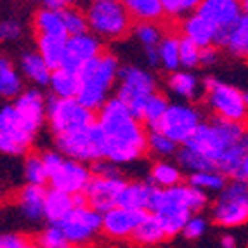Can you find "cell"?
Returning a JSON list of instances; mask_svg holds the SVG:
<instances>
[{
  "label": "cell",
  "mask_w": 248,
  "mask_h": 248,
  "mask_svg": "<svg viewBox=\"0 0 248 248\" xmlns=\"http://www.w3.org/2000/svg\"><path fill=\"white\" fill-rule=\"evenodd\" d=\"M187 184L203 191L205 195H208V193H217L219 195L220 191L224 189V186L228 184V177L219 170H202V172L189 174Z\"/></svg>",
  "instance_id": "cell-35"
},
{
  "label": "cell",
  "mask_w": 248,
  "mask_h": 248,
  "mask_svg": "<svg viewBox=\"0 0 248 248\" xmlns=\"http://www.w3.org/2000/svg\"><path fill=\"white\" fill-rule=\"evenodd\" d=\"M132 33L144 49H156L165 35L158 23H137L136 26H132Z\"/></svg>",
  "instance_id": "cell-39"
},
{
  "label": "cell",
  "mask_w": 248,
  "mask_h": 248,
  "mask_svg": "<svg viewBox=\"0 0 248 248\" xmlns=\"http://www.w3.org/2000/svg\"><path fill=\"white\" fill-rule=\"evenodd\" d=\"M196 13L202 14L205 19L210 21L212 25L217 28L215 47H220L224 35L228 33V30L243 14L240 0H202Z\"/></svg>",
  "instance_id": "cell-15"
},
{
  "label": "cell",
  "mask_w": 248,
  "mask_h": 248,
  "mask_svg": "<svg viewBox=\"0 0 248 248\" xmlns=\"http://www.w3.org/2000/svg\"><path fill=\"white\" fill-rule=\"evenodd\" d=\"M212 220L220 228H238L248 222V182L231 179L224 186L214 205Z\"/></svg>",
  "instance_id": "cell-9"
},
{
  "label": "cell",
  "mask_w": 248,
  "mask_h": 248,
  "mask_svg": "<svg viewBox=\"0 0 248 248\" xmlns=\"http://www.w3.org/2000/svg\"><path fill=\"white\" fill-rule=\"evenodd\" d=\"M101 52H103V40L91 31L68 37L66 54H64V61H62L61 68L78 73L87 62L95 59Z\"/></svg>",
  "instance_id": "cell-16"
},
{
  "label": "cell",
  "mask_w": 248,
  "mask_h": 248,
  "mask_svg": "<svg viewBox=\"0 0 248 248\" xmlns=\"http://www.w3.org/2000/svg\"><path fill=\"white\" fill-rule=\"evenodd\" d=\"M155 187L149 182L132 181L125 182L124 189L118 198V207L128 208V210H146L148 212L149 200Z\"/></svg>",
  "instance_id": "cell-24"
},
{
  "label": "cell",
  "mask_w": 248,
  "mask_h": 248,
  "mask_svg": "<svg viewBox=\"0 0 248 248\" xmlns=\"http://www.w3.org/2000/svg\"><path fill=\"white\" fill-rule=\"evenodd\" d=\"M71 210H73V196L52 187L47 191L46 205H44V219L47 222L59 224Z\"/></svg>",
  "instance_id": "cell-28"
},
{
  "label": "cell",
  "mask_w": 248,
  "mask_h": 248,
  "mask_svg": "<svg viewBox=\"0 0 248 248\" xmlns=\"http://www.w3.org/2000/svg\"><path fill=\"white\" fill-rule=\"evenodd\" d=\"M26 248H44V247H40V245H38L37 241H30L28 247H26Z\"/></svg>",
  "instance_id": "cell-54"
},
{
  "label": "cell",
  "mask_w": 248,
  "mask_h": 248,
  "mask_svg": "<svg viewBox=\"0 0 248 248\" xmlns=\"http://www.w3.org/2000/svg\"><path fill=\"white\" fill-rule=\"evenodd\" d=\"M95 125L103 136V158L116 167L141 160L148 151L144 124L116 97L108 99L97 111Z\"/></svg>",
  "instance_id": "cell-1"
},
{
  "label": "cell",
  "mask_w": 248,
  "mask_h": 248,
  "mask_svg": "<svg viewBox=\"0 0 248 248\" xmlns=\"http://www.w3.org/2000/svg\"><path fill=\"white\" fill-rule=\"evenodd\" d=\"M49 87L52 91L54 97H61V99H70L77 97L78 91V73H75L66 68H58L50 73Z\"/></svg>",
  "instance_id": "cell-32"
},
{
  "label": "cell",
  "mask_w": 248,
  "mask_h": 248,
  "mask_svg": "<svg viewBox=\"0 0 248 248\" xmlns=\"http://www.w3.org/2000/svg\"><path fill=\"white\" fill-rule=\"evenodd\" d=\"M208 205V195L189 184H177L174 187H155L149 200L148 212L153 214L165 229L167 238L181 234L184 224L191 215L200 214Z\"/></svg>",
  "instance_id": "cell-3"
},
{
  "label": "cell",
  "mask_w": 248,
  "mask_h": 248,
  "mask_svg": "<svg viewBox=\"0 0 248 248\" xmlns=\"http://www.w3.org/2000/svg\"><path fill=\"white\" fill-rule=\"evenodd\" d=\"M200 49L196 44H193L187 38L181 37V46H179V56H181V70H195L200 66Z\"/></svg>",
  "instance_id": "cell-42"
},
{
  "label": "cell",
  "mask_w": 248,
  "mask_h": 248,
  "mask_svg": "<svg viewBox=\"0 0 248 248\" xmlns=\"http://www.w3.org/2000/svg\"><path fill=\"white\" fill-rule=\"evenodd\" d=\"M42 161H44V167L47 169V174H52L54 170L58 169L59 165H61V161L64 160V156H62L61 153H59L58 149L56 151H46V153H42Z\"/></svg>",
  "instance_id": "cell-49"
},
{
  "label": "cell",
  "mask_w": 248,
  "mask_h": 248,
  "mask_svg": "<svg viewBox=\"0 0 248 248\" xmlns=\"http://www.w3.org/2000/svg\"><path fill=\"white\" fill-rule=\"evenodd\" d=\"M207 228H208L207 219H205L203 215L195 214V215H191L189 219H187V222L184 224L181 234L184 236V238H187V240H198V238H202V236L207 232Z\"/></svg>",
  "instance_id": "cell-44"
},
{
  "label": "cell",
  "mask_w": 248,
  "mask_h": 248,
  "mask_svg": "<svg viewBox=\"0 0 248 248\" xmlns=\"http://www.w3.org/2000/svg\"><path fill=\"white\" fill-rule=\"evenodd\" d=\"M170 101L165 94H161V92H155L151 97L144 103L141 109V115H139V120L142 124L149 125L151 128H155V125L160 122V118L163 116V113L167 111V108H169Z\"/></svg>",
  "instance_id": "cell-36"
},
{
  "label": "cell",
  "mask_w": 248,
  "mask_h": 248,
  "mask_svg": "<svg viewBox=\"0 0 248 248\" xmlns=\"http://www.w3.org/2000/svg\"><path fill=\"white\" fill-rule=\"evenodd\" d=\"M35 31L37 35H54V37H68L64 23H62L61 11H54V9H40L35 14Z\"/></svg>",
  "instance_id": "cell-33"
},
{
  "label": "cell",
  "mask_w": 248,
  "mask_h": 248,
  "mask_svg": "<svg viewBox=\"0 0 248 248\" xmlns=\"http://www.w3.org/2000/svg\"><path fill=\"white\" fill-rule=\"evenodd\" d=\"M56 148L62 156L82 163H95L103 158V136L94 124L56 136Z\"/></svg>",
  "instance_id": "cell-10"
},
{
  "label": "cell",
  "mask_w": 248,
  "mask_h": 248,
  "mask_svg": "<svg viewBox=\"0 0 248 248\" xmlns=\"http://www.w3.org/2000/svg\"><path fill=\"white\" fill-rule=\"evenodd\" d=\"M232 179H240V181L248 182V132L241 141V156L240 163H238V170Z\"/></svg>",
  "instance_id": "cell-47"
},
{
  "label": "cell",
  "mask_w": 248,
  "mask_h": 248,
  "mask_svg": "<svg viewBox=\"0 0 248 248\" xmlns=\"http://www.w3.org/2000/svg\"><path fill=\"white\" fill-rule=\"evenodd\" d=\"M46 122L54 136H61V134L94 124L95 118L94 113L87 109L83 104H80L77 97H70V99L54 97L47 103Z\"/></svg>",
  "instance_id": "cell-12"
},
{
  "label": "cell",
  "mask_w": 248,
  "mask_h": 248,
  "mask_svg": "<svg viewBox=\"0 0 248 248\" xmlns=\"http://www.w3.org/2000/svg\"><path fill=\"white\" fill-rule=\"evenodd\" d=\"M61 16H62V23H64V30H66L68 37H73V35H80V33L89 31L85 13L80 11L77 5H75V7L61 9Z\"/></svg>",
  "instance_id": "cell-41"
},
{
  "label": "cell",
  "mask_w": 248,
  "mask_h": 248,
  "mask_svg": "<svg viewBox=\"0 0 248 248\" xmlns=\"http://www.w3.org/2000/svg\"><path fill=\"white\" fill-rule=\"evenodd\" d=\"M144 58H146V62H148V66H151V68L158 66V52H156V49H144Z\"/></svg>",
  "instance_id": "cell-51"
},
{
  "label": "cell",
  "mask_w": 248,
  "mask_h": 248,
  "mask_svg": "<svg viewBox=\"0 0 248 248\" xmlns=\"http://www.w3.org/2000/svg\"><path fill=\"white\" fill-rule=\"evenodd\" d=\"M130 240L136 245H141V247H155V245H160L161 241H165L167 234L160 220L148 212L142 222L137 226L134 234L130 236Z\"/></svg>",
  "instance_id": "cell-29"
},
{
  "label": "cell",
  "mask_w": 248,
  "mask_h": 248,
  "mask_svg": "<svg viewBox=\"0 0 248 248\" xmlns=\"http://www.w3.org/2000/svg\"><path fill=\"white\" fill-rule=\"evenodd\" d=\"M245 136L247 127L243 124L212 116L210 120H203L182 146L202 155L215 170L232 179L240 163L241 141Z\"/></svg>",
  "instance_id": "cell-2"
},
{
  "label": "cell",
  "mask_w": 248,
  "mask_h": 248,
  "mask_svg": "<svg viewBox=\"0 0 248 248\" xmlns=\"http://www.w3.org/2000/svg\"><path fill=\"white\" fill-rule=\"evenodd\" d=\"M125 179L122 175H113V177H99V175H92L89 182L87 189H85V198H87L89 207L94 210L108 212L109 208L118 205V198L125 186Z\"/></svg>",
  "instance_id": "cell-17"
},
{
  "label": "cell",
  "mask_w": 248,
  "mask_h": 248,
  "mask_svg": "<svg viewBox=\"0 0 248 248\" xmlns=\"http://www.w3.org/2000/svg\"><path fill=\"white\" fill-rule=\"evenodd\" d=\"M38 132L40 130L37 127H33L16 111L13 103L0 108V153L2 155H7V156L26 155L33 146Z\"/></svg>",
  "instance_id": "cell-8"
},
{
  "label": "cell",
  "mask_w": 248,
  "mask_h": 248,
  "mask_svg": "<svg viewBox=\"0 0 248 248\" xmlns=\"http://www.w3.org/2000/svg\"><path fill=\"white\" fill-rule=\"evenodd\" d=\"M23 91V78L19 71L14 68L13 61L0 58V97H16Z\"/></svg>",
  "instance_id": "cell-34"
},
{
  "label": "cell",
  "mask_w": 248,
  "mask_h": 248,
  "mask_svg": "<svg viewBox=\"0 0 248 248\" xmlns=\"http://www.w3.org/2000/svg\"><path fill=\"white\" fill-rule=\"evenodd\" d=\"M91 179L92 170L85 163L66 156L61 161V165L49 175V182L52 189L62 191V193H68L71 196L85 193Z\"/></svg>",
  "instance_id": "cell-14"
},
{
  "label": "cell",
  "mask_w": 248,
  "mask_h": 248,
  "mask_svg": "<svg viewBox=\"0 0 248 248\" xmlns=\"http://www.w3.org/2000/svg\"><path fill=\"white\" fill-rule=\"evenodd\" d=\"M120 61L115 54L101 52L95 59L87 62L78 71V91L77 101L91 109L92 113L99 111L108 99H111L113 89H116Z\"/></svg>",
  "instance_id": "cell-4"
},
{
  "label": "cell",
  "mask_w": 248,
  "mask_h": 248,
  "mask_svg": "<svg viewBox=\"0 0 248 248\" xmlns=\"http://www.w3.org/2000/svg\"><path fill=\"white\" fill-rule=\"evenodd\" d=\"M13 106L25 120L40 130L47 120V101L38 89H26L21 91L13 101Z\"/></svg>",
  "instance_id": "cell-19"
},
{
  "label": "cell",
  "mask_w": 248,
  "mask_h": 248,
  "mask_svg": "<svg viewBox=\"0 0 248 248\" xmlns=\"http://www.w3.org/2000/svg\"><path fill=\"white\" fill-rule=\"evenodd\" d=\"M78 2H80V0H61L62 7H75Z\"/></svg>",
  "instance_id": "cell-53"
},
{
  "label": "cell",
  "mask_w": 248,
  "mask_h": 248,
  "mask_svg": "<svg viewBox=\"0 0 248 248\" xmlns=\"http://www.w3.org/2000/svg\"><path fill=\"white\" fill-rule=\"evenodd\" d=\"M128 16L137 23H158L163 17L160 0H120Z\"/></svg>",
  "instance_id": "cell-30"
},
{
  "label": "cell",
  "mask_w": 248,
  "mask_h": 248,
  "mask_svg": "<svg viewBox=\"0 0 248 248\" xmlns=\"http://www.w3.org/2000/svg\"><path fill=\"white\" fill-rule=\"evenodd\" d=\"M115 91L116 99L122 101L139 118L144 103L155 92H158V80L146 68L127 64V66L120 68Z\"/></svg>",
  "instance_id": "cell-7"
},
{
  "label": "cell",
  "mask_w": 248,
  "mask_h": 248,
  "mask_svg": "<svg viewBox=\"0 0 248 248\" xmlns=\"http://www.w3.org/2000/svg\"><path fill=\"white\" fill-rule=\"evenodd\" d=\"M243 95H245V103H247V106H248V89L243 92Z\"/></svg>",
  "instance_id": "cell-55"
},
{
  "label": "cell",
  "mask_w": 248,
  "mask_h": 248,
  "mask_svg": "<svg viewBox=\"0 0 248 248\" xmlns=\"http://www.w3.org/2000/svg\"><path fill=\"white\" fill-rule=\"evenodd\" d=\"M220 47L228 50L232 58L248 59V16L241 14L234 25L224 35Z\"/></svg>",
  "instance_id": "cell-23"
},
{
  "label": "cell",
  "mask_w": 248,
  "mask_h": 248,
  "mask_svg": "<svg viewBox=\"0 0 248 248\" xmlns=\"http://www.w3.org/2000/svg\"><path fill=\"white\" fill-rule=\"evenodd\" d=\"M37 243L44 248H64L68 245L66 236L58 224H49L38 236Z\"/></svg>",
  "instance_id": "cell-43"
},
{
  "label": "cell",
  "mask_w": 248,
  "mask_h": 248,
  "mask_svg": "<svg viewBox=\"0 0 248 248\" xmlns=\"http://www.w3.org/2000/svg\"><path fill=\"white\" fill-rule=\"evenodd\" d=\"M66 236V241L75 247H83L92 241L103 228V214L92 207L73 208L58 224Z\"/></svg>",
  "instance_id": "cell-13"
},
{
  "label": "cell",
  "mask_w": 248,
  "mask_h": 248,
  "mask_svg": "<svg viewBox=\"0 0 248 248\" xmlns=\"http://www.w3.org/2000/svg\"><path fill=\"white\" fill-rule=\"evenodd\" d=\"M181 37L174 33H165L156 47L158 66H161L167 73H174L181 70V56H179Z\"/></svg>",
  "instance_id": "cell-31"
},
{
  "label": "cell",
  "mask_w": 248,
  "mask_h": 248,
  "mask_svg": "<svg viewBox=\"0 0 248 248\" xmlns=\"http://www.w3.org/2000/svg\"><path fill=\"white\" fill-rule=\"evenodd\" d=\"M66 40L68 37L37 35V52L52 71L62 66L64 54H66Z\"/></svg>",
  "instance_id": "cell-26"
},
{
  "label": "cell",
  "mask_w": 248,
  "mask_h": 248,
  "mask_svg": "<svg viewBox=\"0 0 248 248\" xmlns=\"http://www.w3.org/2000/svg\"><path fill=\"white\" fill-rule=\"evenodd\" d=\"M92 175H99V177H113V175H120L118 172V167L115 163L108 160H99L95 161L94 167H92Z\"/></svg>",
  "instance_id": "cell-48"
},
{
  "label": "cell",
  "mask_w": 248,
  "mask_h": 248,
  "mask_svg": "<svg viewBox=\"0 0 248 248\" xmlns=\"http://www.w3.org/2000/svg\"><path fill=\"white\" fill-rule=\"evenodd\" d=\"M167 89L181 101L191 103V101L198 99L200 95L203 94V82L193 71L177 70L174 73H169Z\"/></svg>",
  "instance_id": "cell-21"
},
{
  "label": "cell",
  "mask_w": 248,
  "mask_h": 248,
  "mask_svg": "<svg viewBox=\"0 0 248 248\" xmlns=\"http://www.w3.org/2000/svg\"><path fill=\"white\" fill-rule=\"evenodd\" d=\"M220 248H236V238L232 234H224L220 238Z\"/></svg>",
  "instance_id": "cell-52"
},
{
  "label": "cell",
  "mask_w": 248,
  "mask_h": 248,
  "mask_svg": "<svg viewBox=\"0 0 248 248\" xmlns=\"http://www.w3.org/2000/svg\"><path fill=\"white\" fill-rule=\"evenodd\" d=\"M19 68H21V73L25 75V78L30 80L31 83H35L38 87L49 85L52 70L47 66V62L42 59V56L37 50H26L21 56Z\"/></svg>",
  "instance_id": "cell-25"
},
{
  "label": "cell",
  "mask_w": 248,
  "mask_h": 248,
  "mask_svg": "<svg viewBox=\"0 0 248 248\" xmlns=\"http://www.w3.org/2000/svg\"><path fill=\"white\" fill-rule=\"evenodd\" d=\"M146 214H148L146 210H128L116 205L103 214L101 232L111 240H130V236L142 222Z\"/></svg>",
  "instance_id": "cell-18"
},
{
  "label": "cell",
  "mask_w": 248,
  "mask_h": 248,
  "mask_svg": "<svg viewBox=\"0 0 248 248\" xmlns=\"http://www.w3.org/2000/svg\"><path fill=\"white\" fill-rule=\"evenodd\" d=\"M64 248H82V247H75V245H70V243H68V245H66V247H64Z\"/></svg>",
  "instance_id": "cell-56"
},
{
  "label": "cell",
  "mask_w": 248,
  "mask_h": 248,
  "mask_svg": "<svg viewBox=\"0 0 248 248\" xmlns=\"http://www.w3.org/2000/svg\"><path fill=\"white\" fill-rule=\"evenodd\" d=\"M148 182L158 189L174 187L182 182V170L175 161L170 160H156L149 169Z\"/></svg>",
  "instance_id": "cell-27"
},
{
  "label": "cell",
  "mask_w": 248,
  "mask_h": 248,
  "mask_svg": "<svg viewBox=\"0 0 248 248\" xmlns=\"http://www.w3.org/2000/svg\"><path fill=\"white\" fill-rule=\"evenodd\" d=\"M203 99L215 118L247 125L248 106L243 92L219 78L208 77L203 80Z\"/></svg>",
  "instance_id": "cell-6"
},
{
  "label": "cell",
  "mask_w": 248,
  "mask_h": 248,
  "mask_svg": "<svg viewBox=\"0 0 248 248\" xmlns=\"http://www.w3.org/2000/svg\"><path fill=\"white\" fill-rule=\"evenodd\" d=\"M31 2H37V0H31Z\"/></svg>",
  "instance_id": "cell-57"
},
{
  "label": "cell",
  "mask_w": 248,
  "mask_h": 248,
  "mask_svg": "<svg viewBox=\"0 0 248 248\" xmlns=\"http://www.w3.org/2000/svg\"><path fill=\"white\" fill-rule=\"evenodd\" d=\"M30 240L17 232H0V248H26Z\"/></svg>",
  "instance_id": "cell-46"
},
{
  "label": "cell",
  "mask_w": 248,
  "mask_h": 248,
  "mask_svg": "<svg viewBox=\"0 0 248 248\" xmlns=\"http://www.w3.org/2000/svg\"><path fill=\"white\" fill-rule=\"evenodd\" d=\"M219 49L215 46L210 47H203L202 52H200V66H205V68H210L214 64H217L219 61Z\"/></svg>",
  "instance_id": "cell-50"
},
{
  "label": "cell",
  "mask_w": 248,
  "mask_h": 248,
  "mask_svg": "<svg viewBox=\"0 0 248 248\" xmlns=\"http://www.w3.org/2000/svg\"><path fill=\"white\" fill-rule=\"evenodd\" d=\"M23 175H25L26 184L46 187V184L49 182V174L44 167L40 155H28L26 156L25 165H23Z\"/></svg>",
  "instance_id": "cell-38"
},
{
  "label": "cell",
  "mask_w": 248,
  "mask_h": 248,
  "mask_svg": "<svg viewBox=\"0 0 248 248\" xmlns=\"http://www.w3.org/2000/svg\"><path fill=\"white\" fill-rule=\"evenodd\" d=\"M47 189L44 186L26 184L17 195V207L26 220L38 222L44 219V205H46Z\"/></svg>",
  "instance_id": "cell-22"
},
{
  "label": "cell",
  "mask_w": 248,
  "mask_h": 248,
  "mask_svg": "<svg viewBox=\"0 0 248 248\" xmlns=\"http://www.w3.org/2000/svg\"><path fill=\"white\" fill-rule=\"evenodd\" d=\"M202 122L203 115L200 111V108H196L191 103L179 101V103L169 104L160 122L155 125V130L169 137L170 141H174L177 146H182L193 136V132Z\"/></svg>",
  "instance_id": "cell-11"
},
{
  "label": "cell",
  "mask_w": 248,
  "mask_h": 248,
  "mask_svg": "<svg viewBox=\"0 0 248 248\" xmlns=\"http://www.w3.org/2000/svg\"><path fill=\"white\" fill-rule=\"evenodd\" d=\"M177 149L179 146L161 132H158L155 128H151V132H148V151L158 160H169L170 156H175Z\"/></svg>",
  "instance_id": "cell-37"
},
{
  "label": "cell",
  "mask_w": 248,
  "mask_h": 248,
  "mask_svg": "<svg viewBox=\"0 0 248 248\" xmlns=\"http://www.w3.org/2000/svg\"><path fill=\"white\" fill-rule=\"evenodd\" d=\"M181 37L187 38L193 44L203 49V47L215 46V38H217V28L207 21L202 14L193 13L191 16L184 17L181 21Z\"/></svg>",
  "instance_id": "cell-20"
},
{
  "label": "cell",
  "mask_w": 248,
  "mask_h": 248,
  "mask_svg": "<svg viewBox=\"0 0 248 248\" xmlns=\"http://www.w3.org/2000/svg\"><path fill=\"white\" fill-rule=\"evenodd\" d=\"M83 13L89 31L101 40L118 42L132 31V17L120 0H89Z\"/></svg>",
  "instance_id": "cell-5"
},
{
  "label": "cell",
  "mask_w": 248,
  "mask_h": 248,
  "mask_svg": "<svg viewBox=\"0 0 248 248\" xmlns=\"http://www.w3.org/2000/svg\"><path fill=\"white\" fill-rule=\"evenodd\" d=\"M160 2L161 9H163V16L179 21L196 13L202 4V0H160Z\"/></svg>",
  "instance_id": "cell-40"
},
{
  "label": "cell",
  "mask_w": 248,
  "mask_h": 248,
  "mask_svg": "<svg viewBox=\"0 0 248 248\" xmlns=\"http://www.w3.org/2000/svg\"><path fill=\"white\" fill-rule=\"evenodd\" d=\"M23 35V26L16 19H4L0 23V40L13 42Z\"/></svg>",
  "instance_id": "cell-45"
}]
</instances>
